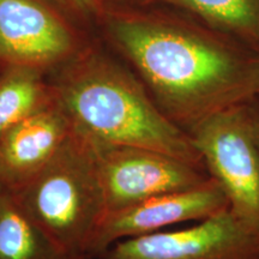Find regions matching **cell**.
<instances>
[{
	"label": "cell",
	"instance_id": "obj_1",
	"mask_svg": "<svg viewBox=\"0 0 259 259\" xmlns=\"http://www.w3.org/2000/svg\"><path fill=\"white\" fill-rule=\"evenodd\" d=\"M108 32L161 112L187 134L259 96V54L198 19L116 17Z\"/></svg>",
	"mask_w": 259,
	"mask_h": 259
},
{
	"label": "cell",
	"instance_id": "obj_2",
	"mask_svg": "<svg viewBox=\"0 0 259 259\" xmlns=\"http://www.w3.org/2000/svg\"><path fill=\"white\" fill-rule=\"evenodd\" d=\"M52 72L56 101L77 132L96 143L153 149L205 168L190 135L161 112L137 74L109 56L87 47Z\"/></svg>",
	"mask_w": 259,
	"mask_h": 259
},
{
	"label": "cell",
	"instance_id": "obj_3",
	"mask_svg": "<svg viewBox=\"0 0 259 259\" xmlns=\"http://www.w3.org/2000/svg\"><path fill=\"white\" fill-rule=\"evenodd\" d=\"M12 193L71 257H88L94 235L107 213L92 139L73 128L46 167Z\"/></svg>",
	"mask_w": 259,
	"mask_h": 259
},
{
	"label": "cell",
	"instance_id": "obj_4",
	"mask_svg": "<svg viewBox=\"0 0 259 259\" xmlns=\"http://www.w3.org/2000/svg\"><path fill=\"white\" fill-rule=\"evenodd\" d=\"M209 176L239 221L259 231V148L250 102L213 114L190 132Z\"/></svg>",
	"mask_w": 259,
	"mask_h": 259
},
{
	"label": "cell",
	"instance_id": "obj_5",
	"mask_svg": "<svg viewBox=\"0 0 259 259\" xmlns=\"http://www.w3.org/2000/svg\"><path fill=\"white\" fill-rule=\"evenodd\" d=\"M94 143L107 213L210 179L205 168L153 149Z\"/></svg>",
	"mask_w": 259,
	"mask_h": 259
},
{
	"label": "cell",
	"instance_id": "obj_6",
	"mask_svg": "<svg viewBox=\"0 0 259 259\" xmlns=\"http://www.w3.org/2000/svg\"><path fill=\"white\" fill-rule=\"evenodd\" d=\"M96 259H259V231L227 209L187 228L119 241Z\"/></svg>",
	"mask_w": 259,
	"mask_h": 259
},
{
	"label": "cell",
	"instance_id": "obj_7",
	"mask_svg": "<svg viewBox=\"0 0 259 259\" xmlns=\"http://www.w3.org/2000/svg\"><path fill=\"white\" fill-rule=\"evenodd\" d=\"M85 48L59 12L41 0H0V65L50 72Z\"/></svg>",
	"mask_w": 259,
	"mask_h": 259
},
{
	"label": "cell",
	"instance_id": "obj_8",
	"mask_svg": "<svg viewBox=\"0 0 259 259\" xmlns=\"http://www.w3.org/2000/svg\"><path fill=\"white\" fill-rule=\"evenodd\" d=\"M227 209L228 199L211 177L192 189L151 197L107 213L94 235L88 257L99 258L126 239L153 234L178 223L202 221Z\"/></svg>",
	"mask_w": 259,
	"mask_h": 259
},
{
	"label": "cell",
	"instance_id": "obj_9",
	"mask_svg": "<svg viewBox=\"0 0 259 259\" xmlns=\"http://www.w3.org/2000/svg\"><path fill=\"white\" fill-rule=\"evenodd\" d=\"M73 132L57 101L29 116L0 139V180L17 191L46 167Z\"/></svg>",
	"mask_w": 259,
	"mask_h": 259
},
{
	"label": "cell",
	"instance_id": "obj_10",
	"mask_svg": "<svg viewBox=\"0 0 259 259\" xmlns=\"http://www.w3.org/2000/svg\"><path fill=\"white\" fill-rule=\"evenodd\" d=\"M0 139L19 122L56 103L46 71L22 65H2Z\"/></svg>",
	"mask_w": 259,
	"mask_h": 259
},
{
	"label": "cell",
	"instance_id": "obj_11",
	"mask_svg": "<svg viewBox=\"0 0 259 259\" xmlns=\"http://www.w3.org/2000/svg\"><path fill=\"white\" fill-rule=\"evenodd\" d=\"M0 259H74L23 208L14 193L0 196Z\"/></svg>",
	"mask_w": 259,
	"mask_h": 259
},
{
	"label": "cell",
	"instance_id": "obj_12",
	"mask_svg": "<svg viewBox=\"0 0 259 259\" xmlns=\"http://www.w3.org/2000/svg\"><path fill=\"white\" fill-rule=\"evenodd\" d=\"M259 54V0H156Z\"/></svg>",
	"mask_w": 259,
	"mask_h": 259
},
{
	"label": "cell",
	"instance_id": "obj_13",
	"mask_svg": "<svg viewBox=\"0 0 259 259\" xmlns=\"http://www.w3.org/2000/svg\"><path fill=\"white\" fill-rule=\"evenodd\" d=\"M41 2L58 12L65 11L79 16L94 15L99 10L97 0H41Z\"/></svg>",
	"mask_w": 259,
	"mask_h": 259
},
{
	"label": "cell",
	"instance_id": "obj_14",
	"mask_svg": "<svg viewBox=\"0 0 259 259\" xmlns=\"http://www.w3.org/2000/svg\"><path fill=\"white\" fill-rule=\"evenodd\" d=\"M250 111L252 119V127H253L254 138L259 148V96L254 97L250 101Z\"/></svg>",
	"mask_w": 259,
	"mask_h": 259
},
{
	"label": "cell",
	"instance_id": "obj_15",
	"mask_svg": "<svg viewBox=\"0 0 259 259\" xmlns=\"http://www.w3.org/2000/svg\"><path fill=\"white\" fill-rule=\"evenodd\" d=\"M5 191H8V190H6V189H5V186H4V185H3L2 180H0V196H2V194H3V193H4V192H5Z\"/></svg>",
	"mask_w": 259,
	"mask_h": 259
},
{
	"label": "cell",
	"instance_id": "obj_16",
	"mask_svg": "<svg viewBox=\"0 0 259 259\" xmlns=\"http://www.w3.org/2000/svg\"><path fill=\"white\" fill-rule=\"evenodd\" d=\"M74 259H93V258H88V257H79V258H74Z\"/></svg>",
	"mask_w": 259,
	"mask_h": 259
}]
</instances>
